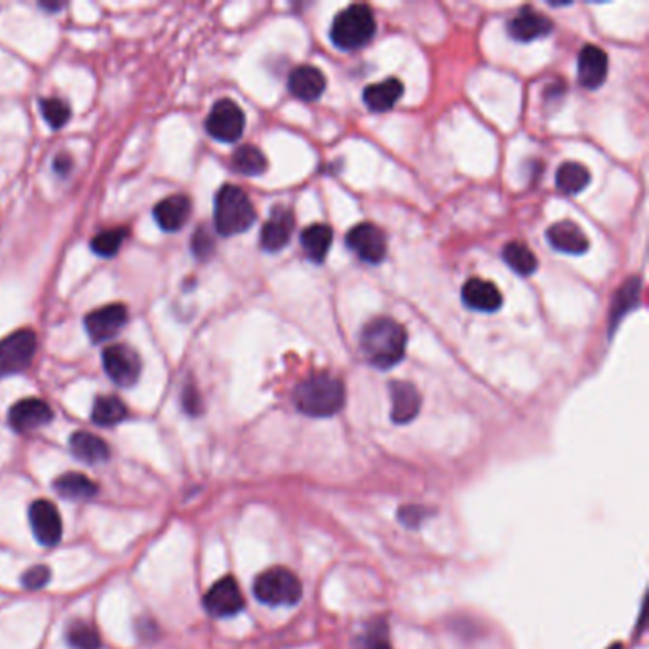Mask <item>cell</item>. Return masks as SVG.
I'll return each instance as SVG.
<instances>
[{
    "mask_svg": "<svg viewBox=\"0 0 649 649\" xmlns=\"http://www.w3.org/2000/svg\"><path fill=\"white\" fill-rule=\"evenodd\" d=\"M128 322V309L122 303L105 305L89 312L84 319V328L89 335L92 343L109 341L126 326Z\"/></svg>",
    "mask_w": 649,
    "mask_h": 649,
    "instance_id": "cell-10",
    "label": "cell"
},
{
    "mask_svg": "<svg viewBox=\"0 0 649 649\" xmlns=\"http://www.w3.org/2000/svg\"><path fill=\"white\" fill-rule=\"evenodd\" d=\"M550 31L552 21L531 8H524L520 14H517L508 21V35L518 42L537 40L550 35Z\"/></svg>",
    "mask_w": 649,
    "mask_h": 649,
    "instance_id": "cell-20",
    "label": "cell"
},
{
    "mask_svg": "<svg viewBox=\"0 0 649 649\" xmlns=\"http://www.w3.org/2000/svg\"><path fill=\"white\" fill-rule=\"evenodd\" d=\"M193 254L198 259H208L214 254V238L212 235L206 231V227H198V231L193 236Z\"/></svg>",
    "mask_w": 649,
    "mask_h": 649,
    "instance_id": "cell-36",
    "label": "cell"
},
{
    "mask_svg": "<svg viewBox=\"0 0 649 649\" xmlns=\"http://www.w3.org/2000/svg\"><path fill=\"white\" fill-rule=\"evenodd\" d=\"M103 368L119 387H131L140 379L141 358L128 345H110L103 351Z\"/></svg>",
    "mask_w": 649,
    "mask_h": 649,
    "instance_id": "cell-8",
    "label": "cell"
},
{
    "mask_svg": "<svg viewBox=\"0 0 649 649\" xmlns=\"http://www.w3.org/2000/svg\"><path fill=\"white\" fill-rule=\"evenodd\" d=\"M29 522L37 541L44 547H54L63 535V522L58 507L47 499H38L29 507Z\"/></svg>",
    "mask_w": 649,
    "mask_h": 649,
    "instance_id": "cell-12",
    "label": "cell"
},
{
    "mask_svg": "<svg viewBox=\"0 0 649 649\" xmlns=\"http://www.w3.org/2000/svg\"><path fill=\"white\" fill-rule=\"evenodd\" d=\"M215 229L223 236H235L248 231L256 223L252 200L240 187L223 185L215 196Z\"/></svg>",
    "mask_w": 649,
    "mask_h": 649,
    "instance_id": "cell-3",
    "label": "cell"
},
{
    "mask_svg": "<svg viewBox=\"0 0 649 649\" xmlns=\"http://www.w3.org/2000/svg\"><path fill=\"white\" fill-rule=\"evenodd\" d=\"M463 303L478 312H496L503 305V296L496 284L482 278L466 280L461 292Z\"/></svg>",
    "mask_w": 649,
    "mask_h": 649,
    "instance_id": "cell-18",
    "label": "cell"
},
{
    "mask_svg": "<svg viewBox=\"0 0 649 649\" xmlns=\"http://www.w3.org/2000/svg\"><path fill=\"white\" fill-rule=\"evenodd\" d=\"M375 17L370 6L352 5L335 16L330 38L340 50H358L375 37Z\"/></svg>",
    "mask_w": 649,
    "mask_h": 649,
    "instance_id": "cell-4",
    "label": "cell"
},
{
    "mask_svg": "<svg viewBox=\"0 0 649 649\" xmlns=\"http://www.w3.org/2000/svg\"><path fill=\"white\" fill-rule=\"evenodd\" d=\"M294 404L309 417H331L345 406V387L338 377L315 373L296 387Z\"/></svg>",
    "mask_w": 649,
    "mask_h": 649,
    "instance_id": "cell-2",
    "label": "cell"
},
{
    "mask_svg": "<svg viewBox=\"0 0 649 649\" xmlns=\"http://www.w3.org/2000/svg\"><path fill=\"white\" fill-rule=\"evenodd\" d=\"M398 517L408 528H417L421 524L423 517H424V512L419 507H402L400 512H398Z\"/></svg>",
    "mask_w": 649,
    "mask_h": 649,
    "instance_id": "cell-37",
    "label": "cell"
},
{
    "mask_svg": "<svg viewBox=\"0 0 649 649\" xmlns=\"http://www.w3.org/2000/svg\"><path fill=\"white\" fill-rule=\"evenodd\" d=\"M71 452L77 459L88 465H99L109 459V445L92 433H75L71 436Z\"/></svg>",
    "mask_w": 649,
    "mask_h": 649,
    "instance_id": "cell-23",
    "label": "cell"
},
{
    "mask_svg": "<svg viewBox=\"0 0 649 649\" xmlns=\"http://www.w3.org/2000/svg\"><path fill=\"white\" fill-rule=\"evenodd\" d=\"M73 159H71V156L69 154H65V152H61V154H58L56 156V161H54V170H56V173L58 175H69L71 172H73Z\"/></svg>",
    "mask_w": 649,
    "mask_h": 649,
    "instance_id": "cell-39",
    "label": "cell"
},
{
    "mask_svg": "<svg viewBox=\"0 0 649 649\" xmlns=\"http://www.w3.org/2000/svg\"><path fill=\"white\" fill-rule=\"evenodd\" d=\"M246 126L244 110L231 99H219L206 119V130L210 136L223 143H233L242 138Z\"/></svg>",
    "mask_w": 649,
    "mask_h": 649,
    "instance_id": "cell-7",
    "label": "cell"
},
{
    "mask_svg": "<svg viewBox=\"0 0 649 649\" xmlns=\"http://www.w3.org/2000/svg\"><path fill=\"white\" fill-rule=\"evenodd\" d=\"M191 210V200L183 194H175L161 200V203L154 206L152 214L162 231L177 233L179 229H183V225L189 221Z\"/></svg>",
    "mask_w": 649,
    "mask_h": 649,
    "instance_id": "cell-19",
    "label": "cell"
},
{
    "mask_svg": "<svg viewBox=\"0 0 649 649\" xmlns=\"http://www.w3.org/2000/svg\"><path fill=\"white\" fill-rule=\"evenodd\" d=\"M503 259L520 277H529L537 271V257L522 242H508L503 248Z\"/></svg>",
    "mask_w": 649,
    "mask_h": 649,
    "instance_id": "cell-27",
    "label": "cell"
},
{
    "mask_svg": "<svg viewBox=\"0 0 649 649\" xmlns=\"http://www.w3.org/2000/svg\"><path fill=\"white\" fill-rule=\"evenodd\" d=\"M296 229V217L292 210L288 208H275L271 217L265 221L261 229V248L265 252H280L286 248L289 238H292Z\"/></svg>",
    "mask_w": 649,
    "mask_h": 649,
    "instance_id": "cell-14",
    "label": "cell"
},
{
    "mask_svg": "<svg viewBox=\"0 0 649 649\" xmlns=\"http://www.w3.org/2000/svg\"><path fill=\"white\" fill-rule=\"evenodd\" d=\"M364 649H393L389 642V629L385 621H375L364 640Z\"/></svg>",
    "mask_w": 649,
    "mask_h": 649,
    "instance_id": "cell-34",
    "label": "cell"
},
{
    "mask_svg": "<svg viewBox=\"0 0 649 649\" xmlns=\"http://www.w3.org/2000/svg\"><path fill=\"white\" fill-rule=\"evenodd\" d=\"M54 419L52 408L40 398H26L19 400L10 408L8 421L12 429L17 433H29L44 427Z\"/></svg>",
    "mask_w": 649,
    "mask_h": 649,
    "instance_id": "cell-13",
    "label": "cell"
},
{
    "mask_svg": "<svg viewBox=\"0 0 649 649\" xmlns=\"http://www.w3.org/2000/svg\"><path fill=\"white\" fill-rule=\"evenodd\" d=\"M577 75H579V84L587 89H596L608 77V56L602 48L594 47V44H587L583 47L577 59Z\"/></svg>",
    "mask_w": 649,
    "mask_h": 649,
    "instance_id": "cell-15",
    "label": "cell"
},
{
    "mask_svg": "<svg viewBox=\"0 0 649 649\" xmlns=\"http://www.w3.org/2000/svg\"><path fill=\"white\" fill-rule=\"evenodd\" d=\"M254 594L265 606H296L303 596L301 581L288 568H268L254 581Z\"/></svg>",
    "mask_w": 649,
    "mask_h": 649,
    "instance_id": "cell-5",
    "label": "cell"
},
{
    "mask_svg": "<svg viewBox=\"0 0 649 649\" xmlns=\"http://www.w3.org/2000/svg\"><path fill=\"white\" fill-rule=\"evenodd\" d=\"M204 608L210 615L223 619L233 617L244 608V596L233 577H223L212 585L204 596Z\"/></svg>",
    "mask_w": 649,
    "mask_h": 649,
    "instance_id": "cell-11",
    "label": "cell"
},
{
    "mask_svg": "<svg viewBox=\"0 0 649 649\" xmlns=\"http://www.w3.org/2000/svg\"><path fill=\"white\" fill-rule=\"evenodd\" d=\"M591 183V172L579 162H566L556 172V187L564 194H577Z\"/></svg>",
    "mask_w": 649,
    "mask_h": 649,
    "instance_id": "cell-26",
    "label": "cell"
},
{
    "mask_svg": "<svg viewBox=\"0 0 649 649\" xmlns=\"http://www.w3.org/2000/svg\"><path fill=\"white\" fill-rule=\"evenodd\" d=\"M404 94V86L398 79H387L383 82L377 84H370L364 89V103L368 105L370 110H375V113H385V110H391L396 101Z\"/></svg>",
    "mask_w": 649,
    "mask_h": 649,
    "instance_id": "cell-22",
    "label": "cell"
},
{
    "mask_svg": "<svg viewBox=\"0 0 649 649\" xmlns=\"http://www.w3.org/2000/svg\"><path fill=\"white\" fill-rule=\"evenodd\" d=\"M408 335L393 319H373L361 333V352L377 370H391L406 356Z\"/></svg>",
    "mask_w": 649,
    "mask_h": 649,
    "instance_id": "cell-1",
    "label": "cell"
},
{
    "mask_svg": "<svg viewBox=\"0 0 649 649\" xmlns=\"http://www.w3.org/2000/svg\"><path fill=\"white\" fill-rule=\"evenodd\" d=\"M124 238H126V231H122V229L103 231L92 238L89 246H92V252L98 254L99 257H113L119 254Z\"/></svg>",
    "mask_w": 649,
    "mask_h": 649,
    "instance_id": "cell-33",
    "label": "cell"
},
{
    "mask_svg": "<svg viewBox=\"0 0 649 649\" xmlns=\"http://www.w3.org/2000/svg\"><path fill=\"white\" fill-rule=\"evenodd\" d=\"M347 246L366 263H382L387 256V236L373 223L354 225L347 235Z\"/></svg>",
    "mask_w": 649,
    "mask_h": 649,
    "instance_id": "cell-9",
    "label": "cell"
},
{
    "mask_svg": "<svg viewBox=\"0 0 649 649\" xmlns=\"http://www.w3.org/2000/svg\"><path fill=\"white\" fill-rule=\"evenodd\" d=\"M640 288H642V280L640 278H631L626 282L619 292L617 298L613 301V309H612V333L615 330V326L621 322V319L626 315V312L633 310L638 301H640Z\"/></svg>",
    "mask_w": 649,
    "mask_h": 649,
    "instance_id": "cell-30",
    "label": "cell"
},
{
    "mask_svg": "<svg viewBox=\"0 0 649 649\" xmlns=\"http://www.w3.org/2000/svg\"><path fill=\"white\" fill-rule=\"evenodd\" d=\"M128 415L124 402L117 396H99L94 402L92 421L99 427H110V424L120 423Z\"/></svg>",
    "mask_w": 649,
    "mask_h": 649,
    "instance_id": "cell-28",
    "label": "cell"
},
{
    "mask_svg": "<svg viewBox=\"0 0 649 649\" xmlns=\"http://www.w3.org/2000/svg\"><path fill=\"white\" fill-rule=\"evenodd\" d=\"M613 649H621V645H613Z\"/></svg>",
    "mask_w": 649,
    "mask_h": 649,
    "instance_id": "cell-40",
    "label": "cell"
},
{
    "mask_svg": "<svg viewBox=\"0 0 649 649\" xmlns=\"http://www.w3.org/2000/svg\"><path fill=\"white\" fill-rule=\"evenodd\" d=\"M233 168L242 175H261L267 170L265 154L254 145H242L233 154Z\"/></svg>",
    "mask_w": 649,
    "mask_h": 649,
    "instance_id": "cell-29",
    "label": "cell"
},
{
    "mask_svg": "<svg viewBox=\"0 0 649 649\" xmlns=\"http://www.w3.org/2000/svg\"><path fill=\"white\" fill-rule=\"evenodd\" d=\"M54 489L65 499L84 501L92 499L98 494V484L80 473H65L56 478Z\"/></svg>",
    "mask_w": 649,
    "mask_h": 649,
    "instance_id": "cell-24",
    "label": "cell"
},
{
    "mask_svg": "<svg viewBox=\"0 0 649 649\" xmlns=\"http://www.w3.org/2000/svg\"><path fill=\"white\" fill-rule=\"evenodd\" d=\"M547 238L554 250L568 256H583L589 250V238L571 221H558L549 227Z\"/></svg>",
    "mask_w": 649,
    "mask_h": 649,
    "instance_id": "cell-17",
    "label": "cell"
},
{
    "mask_svg": "<svg viewBox=\"0 0 649 649\" xmlns=\"http://www.w3.org/2000/svg\"><path fill=\"white\" fill-rule=\"evenodd\" d=\"M67 644L73 649H101L98 629L86 621H73L67 626Z\"/></svg>",
    "mask_w": 649,
    "mask_h": 649,
    "instance_id": "cell-31",
    "label": "cell"
},
{
    "mask_svg": "<svg viewBox=\"0 0 649 649\" xmlns=\"http://www.w3.org/2000/svg\"><path fill=\"white\" fill-rule=\"evenodd\" d=\"M333 233L324 223H315V225H309L301 233V246L307 254V257L312 263H322L331 248Z\"/></svg>",
    "mask_w": 649,
    "mask_h": 649,
    "instance_id": "cell-25",
    "label": "cell"
},
{
    "mask_svg": "<svg viewBox=\"0 0 649 649\" xmlns=\"http://www.w3.org/2000/svg\"><path fill=\"white\" fill-rule=\"evenodd\" d=\"M37 352V335L31 330H17L0 341V379L26 372Z\"/></svg>",
    "mask_w": 649,
    "mask_h": 649,
    "instance_id": "cell-6",
    "label": "cell"
},
{
    "mask_svg": "<svg viewBox=\"0 0 649 649\" xmlns=\"http://www.w3.org/2000/svg\"><path fill=\"white\" fill-rule=\"evenodd\" d=\"M50 577L52 570L48 566H33L21 577V583L27 591H40L50 583Z\"/></svg>",
    "mask_w": 649,
    "mask_h": 649,
    "instance_id": "cell-35",
    "label": "cell"
},
{
    "mask_svg": "<svg viewBox=\"0 0 649 649\" xmlns=\"http://www.w3.org/2000/svg\"><path fill=\"white\" fill-rule=\"evenodd\" d=\"M183 408L191 415H198L200 410H203V406H200V396L193 385L183 391Z\"/></svg>",
    "mask_w": 649,
    "mask_h": 649,
    "instance_id": "cell-38",
    "label": "cell"
},
{
    "mask_svg": "<svg viewBox=\"0 0 649 649\" xmlns=\"http://www.w3.org/2000/svg\"><path fill=\"white\" fill-rule=\"evenodd\" d=\"M40 110L42 117L47 120L54 130L63 128L71 119V107L67 101L59 99V98H47L40 101Z\"/></svg>",
    "mask_w": 649,
    "mask_h": 649,
    "instance_id": "cell-32",
    "label": "cell"
},
{
    "mask_svg": "<svg viewBox=\"0 0 649 649\" xmlns=\"http://www.w3.org/2000/svg\"><path fill=\"white\" fill-rule=\"evenodd\" d=\"M391 394V419L396 424H406L413 421L421 412V394L415 385L408 382H391L389 385Z\"/></svg>",
    "mask_w": 649,
    "mask_h": 649,
    "instance_id": "cell-16",
    "label": "cell"
},
{
    "mask_svg": "<svg viewBox=\"0 0 649 649\" xmlns=\"http://www.w3.org/2000/svg\"><path fill=\"white\" fill-rule=\"evenodd\" d=\"M288 86H289V92H292L298 99L315 101L324 94L326 77L322 75L320 69H317V67L299 65L289 73Z\"/></svg>",
    "mask_w": 649,
    "mask_h": 649,
    "instance_id": "cell-21",
    "label": "cell"
}]
</instances>
